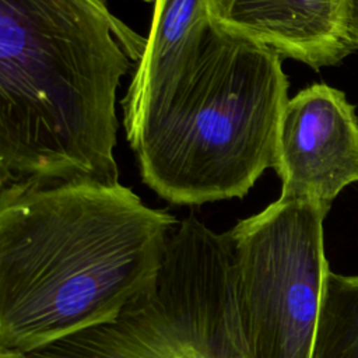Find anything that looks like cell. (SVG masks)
Returning <instances> with one entry per match:
<instances>
[{"instance_id":"1","label":"cell","mask_w":358,"mask_h":358,"mask_svg":"<svg viewBox=\"0 0 358 358\" xmlns=\"http://www.w3.org/2000/svg\"><path fill=\"white\" fill-rule=\"evenodd\" d=\"M178 224L120 182L0 187V350L115 320L155 288Z\"/></svg>"},{"instance_id":"2","label":"cell","mask_w":358,"mask_h":358,"mask_svg":"<svg viewBox=\"0 0 358 358\" xmlns=\"http://www.w3.org/2000/svg\"><path fill=\"white\" fill-rule=\"evenodd\" d=\"M145 43L109 0H0V187L119 183L116 91Z\"/></svg>"},{"instance_id":"3","label":"cell","mask_w":358,"mask_h":358,"mask_svg":"<svg viewBox=\"0 0 358 358\" xmlns=\"http://www.w3.org/2000/svg\"><path fill=\"white\" fill-rule=\"evenodd\" d=\"M281 60L218 24L192 78L130 145L143 182L172 204L243 197L277 161L289 99Z\"/></svg>"},{"instance_id":"4","label":"cell","mask_w":358,"mask_h":358,"mask_svg":"<svg viewBox=\"0 0 358 358\" xmlns=\"http://www.w3.org/2000/svg\"><path fill=\"white\" fill-rule=\"evenodd\" d=\"M29 358H249L234 298L227 234L194 215L168 245L155 288L115 320L28 354Z\"/></svg>"},{"instance_id":"5","label":"cell","mask_w":358,"mask_h":358,"mask_svg":"<svg viewBox=\"0 0 358 358\" xmlns=\"http://www.w3.org/2000/svg\"><path fill=\"white\" fill-rule=\"evenodd\" d=\"M330 207L278 197L227 231L236 313L249 358H310L326 275Z\"/></svg>"},{"instance_id":"6","label":"cell","mask_w":358,"mask_h":358,"mask_svg":"<svg viewBox=\"0 0 358 358\" xmlns=\"http://www.w3.org/2000/svg\"><path fill=\"white\" fill-rule=\"evenodd\" d=\"M274 169L281 179L280 197L327 207L358 182V119L343 91L313 84L288 99Z\"/></svg>"},{"instance_id":"7","label":"cell","mask_w":358,"mask_h":358,"mask_svg":"<svg viewBox=\"0 0 358 358\" xmlns=\"http://www.w3.org/2000/svg\"><path fill=\"white\" fill-rule=\"evenodd\" d=\"M217 28L213 0H154L145 49L122 99L130 145L192 78Z\"/></svg>"},{"instance_id":"8","label":"cell","mask_w":358,"mask_h":358,"mask_svg":"<svg viewBox=\"0 0 358 358\" xmlns=\"http://www.w3.org/2000/svg\"><path fill=\"white\" fill-rule=\"evenodd\" d=\"M352 0H213L217 24L313 69L341 62Z\"/></svg>"},{"instance_id":"9","label":"cell","mask_w":358,"mask_h":358,"mask_svg":"<svg viewBox=\"0 0 358 358\" xmlns=\"http://www.w3.org/2000/svg\"><path fill=\"white\" fill-rule=\"evenodd\" d=\"M310 358H358V275L329 270Z\"/></svg>"},{"instance_id":"10","label":"cell","mask_w":358,"mask_h":358,"mask_svg":"<svg viewBox=\"0 0 358 358\" xmlns=\"http://www.w3.org/2000/svg\"><path fill=\"white\" fill-rule=\"evenodd\" d=\"M348 35L354 49H358V0H352L348 20Z\"/></svg>"},{"instance_id":"11","label":"cell","mask_w":358,"mask_h":358,"mask_svg":"<svg viewBox=\"0 0 358 358\" xmlns=\"http://www.w3.org/2000/svg\"><path fill=\"white\" fill-rule=\"evenodd\" d=\"M0 358H29V355L24 354V352H18V351L0 350Z\"/></svg>"}]
</instances>
